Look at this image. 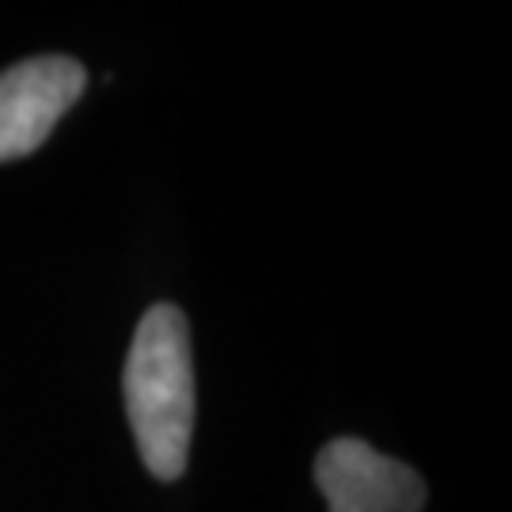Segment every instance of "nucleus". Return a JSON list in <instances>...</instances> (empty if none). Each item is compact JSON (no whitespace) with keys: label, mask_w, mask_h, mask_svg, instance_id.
Returning <instances> with one entry per match:
<instances>
[{"label":"nucleus","mask_w":512,"mask_h":512,"mask_svg":"<svg viewBox=\"0 0 512 512\" xmlns=\"http://www.w3.org/2000/svg\"><path fill=\"white\" fill-rule=\"evenodd\" d=\"M122 391L148 475L175 482L186 471L194 437V349L190 323L175 304H152L137 323Z\"/></svg>","instance_id":"obj_1"},{"label":"nucleus","mask_w":512,"mask_h":512,"mask_svg":"<svg viewBox=\"0 0 512 512\" xmlns=\"http://www.w3.org/2000/svg\"><path fill=\"white\" fill-rule=\"evenodd\" d=\"M88 73L76 57H27L0 73V164L23 160L50 141L57 122L76 107Z\"/></svg>","instance_id":"obj_2"},{"label":"nucleus","mask_w":512,"mask_h":512,"mask_svg":"<svg viewBox=\"0 0 512 512\" xmlns=\"http://www.w3.org/2000/svg\"><path fill=\"white\" fill-rule=\"evenodd\" d=\"M315 482L330 512H421L425 482L414 467L357 437H338L315 456Z\"/></svg>","instance_id":"obj_3"}]
</instances>
